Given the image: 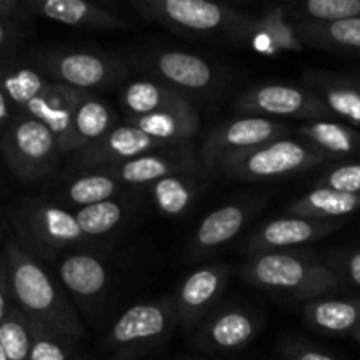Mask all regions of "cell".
I'll return each mask as SVG.
<instances>
[{
  "label": "cell",
  "mask_w": 360,
  "mask_h": 360,
  "mask_svg": "<svg viewBox=\"0 0 360 360\" xmlns=\"http://www.w3.org/2000/svg\"><path fill=\"white\" fill-rule=\"evenodd\" d=\"M248 42L255 51L267 56L283 51L297 53L304 49L297 34V25L288 18L287 7L276 6L264 11L260 16H252L243 28L239 44Z\"/></svg>",
  "instance_id": "cell-21"
},
{
  "label": "cell",
  "mask_w": 360,
  "mask_h": 360,
  "mask_svg": "<svg viewBox=\"0 0 360 360\" xmlns=\"http://www.w3.org/2000/svg\"><path fill=\"white\" fill-rule=\"evenodd\" d=\"M239 274L252 287L292 301L308 302L347 288L322 259L295 250L250 255Z\"/></svg>",
  "instance_id": "cell-2"
},
{
  "label": "cell",
  "mask_w": 360,
  "mask_h": 360,
  "mask_svg": "<svg viewBox=\"0 0 360 360\" xmlns=\"http://www.w3.org/2000/svg\"><path fill=\"white\" fill-rule=\"evenodd\" d=\"M264 199L232 200L202 218L188 243V259L202 260L238 238L262 210Z\"/></svg>",
  "instance_id": "cell-16"
},
{
  "label": "cell",
  "mask_w": 360,
  "mask_h": 360,
  "mask_svg": "<svg viewBox=\"0 0 360 360\" xmlns=\"http://www.w3.org/2000/svg\"><path fill=\"white\" fill-rule=\"evenodd\" d=\"M287 123L264 116H238L220 123L207 134L199 155L202 160V172L210 176L214 165L232 155L245 153L273 141L290 137Z\"/></svg>",
  "instance_id": "cell-10"
},
{
  "label": "cell",
  "mask_w": 360,
  "mask_h": 360,
  "mask_svg": "<svg viewBox=\"0 0 360 360\" xmlns=\"http://www.w3.org/2000/svg\"><path fill=\"white\" fill-rule=\"evenodd\" d=\"M266 323L255 308L229 304L214 309L193 330L192 343L206 354H229L248 347Z\"/></svg>",
  "instance_id": "cell-12"
},
{
  "label": "cell",
  "mask_w": 360,
  "mask_h": 360,
  "mask_svg": "<svg viewBox=\"0 0 360 360\" xmlns=\"http://www.w3.org/2000/svg\"><path fill=\"white\" fill-rule=\"evenodd\" d=\"M357 211H360V193H345L323 186H315L287 206L288 214L316 220H341Z\"/></svg>",
  "instance_id": "cell-30"
},
{
  "label": "cell",
  "mask_w": 360,
  "mask_h": 360,
  "mask_svg": "<svg viewBox=\"0 0 360 360\" xmlns=\"http://www.w3.org/2000/svg\"><path fill=\"white\" fill-rule=\"evenodd\" d=\"M283 360H340L329 352L295 338H283L278 345Z\"/></svg>",
  "instance_id": "cell-39"
},
{
  "label": "cell",
  "mask_w": 360,
  "mask_h": 360,
  "mask_svg": "<svg viewBox=\"0 0 360 360\" xmlns=\"http://www.w3.org/2000/svg\"><path fill=\"white\" fill-rule=\"evenodd\" d=\"M86 94L88 91H81L76 90V88L51 83L21 112H27L32 118L44 123L55 134L56 139H58V144H62L65 141V137L69 136L77 105H79L81 98Z\"/></svg>",
  "instance_id": "cell-26"
},
{
  "label": "cell",
  "mask_w": 360,
  "mask_h": 360,
  "mask_svg": "<svg viewBox=\"0 0 360 360\" xmlns=\"http://www.w3.org/2000/svg\"><path fill=\"white\" fill-rule=\"evenodd\" d=\"M51 81L25 56H0V90L18 112L39 97Z\"/></svg>",
  "instance_id": "cell-28"
},
{
  "label": "cell",
  "mask_w": 360,
  "mask_h": 360,
  "mask_svg": "<svg viewBox=\"0 0 360 360\" xmlns=\"http://www.w3.org/2000/svg\"><path fill=\"white\" fill-rule=\"evenodd\" d=\"M30 21L0 20V56L13 55V49L25 39Z\"/></svg>",
  "instance_id": "cell-40"
},
{
  "label": "cell",
  "mask_w": 360,
  "mask_h": 360,
  "mask_svg": "<svg viewBox=\"0 0 360 360\" xmlns=\"http://www.w3.org/2000/svg\"><path fill=\"white\" fill-rule=\"evenodd\" d=\"M13 295H11L9 281H7V273L6 267H4L2 259H0V326H2L4 319H6L7 311L13 306Z\"/></svg>",
  "instance_id": "cell-42"
},
{
  "label": "cell",
  "mask_w": 360,
  "mask_h": 360,
  "mask_svg": "<svg viewBox=\"0 0 360 360\" xmlns=\"http://www.w3.org/2000/svg\"><path fill=\"white\" fill-rule=\"evenodd\" d=\"M77 360H95V359L90 357V355H81V357L77 359Z\"/></svg>",
  "instance_id": "cell-46"
},
{
  "label": "cell",
  "mask_w": 360,
  "mask_h": 360,
  "mask_svg": "<svg viewBox=\"0 0 360 360\" xmlns=\"http://www.w3.org/2000/svg\"><path fill=\"white\" fill-rule=\"evenodd\" d=\"M352 338H354V340H355V341H357V343L360 345V327H359V329H357V330H355V333H354V334H352Z\"/></svg>",
  "instance_id": "cell-44"
},
{
  "label": "cell",
  "mask_w": 360,
  "mask_h": 360,
  "mask_svg": "<svg viewBox=\"0 0 360 360\" xmlns=\"http://www.w3.org/2000/svg\"><path fill=\"white\" fill-rule=\"evenodd\" d=\"M234 109L243 116H288V118L330 120V112L304 84L260 83L246 88L234 98Z\"/></svg>",
  "instance_id": "cell-11"
},
{
  "label": "cell",
  "mask_w": 360,
  "mask_h": 360,
  "mask_svg": "<svg viewBox=\"0 0 360 360\" xmlns=\"http://www.w3.org/2000/svg\"><path fill=\"white\" fill-rule=\"evenodd\" d=\"M327 162L329 158L326 155L316 151L304 141L283 137L255 150L224 158L214 165L210 176L253 183L274 181V179L311 171Z\"/></svg>",
  "instance_id": "cell-7"
},
{
  "label": "cell",
  "mask_w": 360,
  "mask_h": 360,
  "mask_svg": "<svg viewBox=\"0 0 360 360\" xmlns=\"http://www.w3.org/2000/svg\"><path fill=\"white\" fill-rule=\"evenodd\" d=\"M9 281L13 302L34 322L81 341L84 326L74 309L69 294L39 259L18 245L13 238L0 253Z\"/></svg>",
  "instance_id": "cell-1"
},
{
  "label": "cell",
  "mask_w": 360,
  "mask_h": 360,
  "mask_svg": "<svg viewBox=\"0 0 360 360\" xmlns=\"http://www.w3.org/2000/svg\"><path fill=\"white\" fill-rule=\"evenodd\" d=\"M302 322L323 336H352L360 327V297H319L304 302Z\"/></svg>",
  "instance_id": "cell-25"
},
{
  "label": "cell",
  "mask_w": 360,
  "mask_h": 360,
  "mask_svg": "<svg viewBox=\"0 0 360 360\" xmlns=\"http://www.w3.org/2000/svg\"><path fill=\"white\" fill-rule=\"evenodd\" d=\"M125 123L136 127L141 132L165 143L167 146H183L192 144L200 127L199 112L192 101H181L153 115L141 118H127Z\"/></svg>",
  "instance_id": "cell-22"
},
{
  "label": "cell",
  "mask_w": 360,
  "mask_h": 360,
  "mask_svg": "<svg viewBox=\"0 0 360 360\" xmlns=\"http://www.w3.org/2000/svg\"><path fill=\"white\" fill-rule=\"evenodd\" d=\"M178 326L172 295L137 302L118 316L102 340L109 360H139L165 343Z\"/></svg>",
  "instance_id": "cell-5"
},
{
  "label": "cell",
  "mask_w": 360,
  "mask_h": 360,
  "mask_svg": "<svg viewBox=\"0 0 360 360\" xmlns=\"http://www.w3.org/2000/svg\"><path fill=\"white\" fill-rule=\"evenodd\" d=\"M25 11L30 20L44 18L81 30L116 32L132 28L125 18L84 0H25Z\"/></svg>",
  "instance_id": "cell-20"
},
{
  "label": "cell",
  "mask_w": 360,
  "mask_h": 360,
  "mask_svg": "<svg viewBox=\"0 0 360 360\" xmlns=\"http://www.w3.org/2000/svg\"><path fill=\"white\" fill-rule=\"evenodd\" d=\"M132 9L143 20L167 30L197 37H221L239 44L243 28L252 14L206 0H132Z\"/></svg>",
  "instance_id": "cell-4"
},
{
  "label": "cell",
  "mask_w": 360,
  "mask_h": 360,
  "mask_svg": "<svg viewBox=\"0 0 360 360\" xmlns=\"http://www.w3.org/2000/svg\"><path fill=\"white\" fill-rule=\"evenodd\" d=\"M231 267L227 264H210L192 271L172 294L178 313V326L195 330L207 315L217 309L227 288Z\"/></svg>",
  "instance_id": "cell-14"
},
{
  "label": "cell",
  "mask_w": 360,
  "mask_h": 360,
  "mask_svg": "<svg viewBox=\"0 0 360 360\" xmlns=\"http://www.w3.org/2000/svg\"><path fill=\"white\" fill-rule=\"evenodd\" d=\"M97 169H104L127 188L129 186L146 188L148 185L160 181L167 176H199L202 172V160H200L199 151L193 148V144H183V146L160 148V150L150 151V153L132 158V160Z\"/></svg>",
  "instance_id": "cell-13"
},
{
  "label": "cell",
  "mask_w": 360,
  "mask_h": 360,
  "mask_svg": "<svg viewBox=\"0 0 360 360\" xmlns=\"http://www.w3.org/2000/svg\"><path fill=\"white\" fill-rule=\"evenodd\" d=\"M146 190L162 217L179 218L188 213L199 197L200 181L197 174H174L151 183Z\"/></svg>",
  "instance_id": "cell-32"
},
{
  "label": "cell",
  "mask_w": 360,
  "mask_h": 360,
  "mask_svg": "<svg viewBox=\"0 0 360 360\" xmlns=\"http://www.w3.org/2000/svg\"><path fill=\"white\" fill-rule=\"evenodd\" d=\"M181 101H186L185 95L160 81L150 79V77L130 81L120 94V104L127 112V118L153 115V112L162 111V109L178 104Z\"/></svg>",
  "instance_id": "cell-31"
},
{
  "label": "cell",
  "mask_w": 360,
  "mask_h": 360,
  "mask_svg": "<svg viewBox=\"0 0 360 360\" xmlns=\"http://www.w3.org/2000/svg\"><path fill=\"white\" fill-rule=\"evenodd\" d=\"M0 360H7V357H6V352H4L2 345H0Z\"/></svg>",
  "instance_id": "cell-45"
},
{
  "label": "cell",
  "mask_w": 360,
  "mask_h": 360,
  "mask_svg": "<svg viewBox=\"0 0 360 360\" xmlns=\"http://www.w3.org/2000/svg\"><path fill=\"white\" fill-rule=\"evenodd\" d=\"M51 83L81 91L102 90L122 83L130 63L112 53L72 48H35L27 56Z\"/></svg>",
  "instance_id": "cell-6"
},
{
  "label": "cell",
  "mask_w": 360,
  "mask_h": 360,
  "mask_svg": "<svg viewBox=\"0 0 360 360\" xmlns=\"http://www.w3.org/2000/svg\"><path fill=\"white\" fill-rule=\"evenodd\" d=\"M55 269L62 287L79 306L97 304L111 283L102 257L83 248L60 257Z\"/></svg>",
  "instance_id": "cell-18"
},
{
  "label": "cell",
  "mask_w": 360,
  "mask_h": 360,
  "mask_svg": "<svg viewBox=\"0 0 360 360\" xmlns=\"http://www.w3.org/2000/svg\"><path fill=\"white\" fill-rule=\"evenodd\" d=\"M316 186L345 193H360V162L334 165L320 176Z\"/></svg>",
  "instance_id": "cell-38"
},
{
  "label": "cell",
  "mask_w": 360,
  "mask_h": 360,
  "mask_svg": "<svg viewBox=\"0 0 360 360\" xmlns=\"http://www.w3.org/2000/svg\"><path fill=\"white\" fill-rule=\"evenodd\" d=\"M295 134L329 160L360 157V132L348 123L338 120H309L299 125Z\"/></svg>",
  "instance_id": "cell-27"
},
{
  "label": "cell",
  "mask_w": 360,
  "mask_h": 360,
  "mask_svg": "<svg viewBox=\"0 0 360 360\" xmlns=\"http://www.w3.org/2000/svg\"><path fill=\"white\" fill-rule=\"evenodd\" d=\"M122 190H127V186H123L104 169H79L76 176L60 181L53 195L48 199L67 210L76 211L104 200L116 199Z\"/></svg>",
  "instance_id": "cell-23"
},
{
  "label": "cell",
  "mask_w": 360,
  "mask_h": 360,
  "mask_svg": "<svg viewBox=\"0 0 360 360\" xmlns=\"http://www.w3.org/2000/svg\"><path fill=\"white\" fill-rule=\"evenodd\" d=\"M0 153L14 178L25 185L48 178L63 157L55 134L27 112H18L4 130Z\"/></svg>",
  "instance_id": "cell-8"
},
{
  "label": "cell",
  "mask_w": 360,
  "mask_h": 360,
  "mask_svg": "<svg viewBox=\"0 0 360 360\" xmlns=\"http://www.w3.org/2000/svg\"><path fill=\"white\" fill-rule=\"evenodd\" d=\"M0 20L30 21L25 11V0H0Z\"/></svg>",
  "instance_id": "cell-41"
},
{
  "label": "cell",
  "mask_w": 360,
  "mask_h": 360,
  "mask_svg": "<svg viewBox=\"0 0 360 360\" xmlns=\"http://www.w3.org/2000/svg\"><path fill=\"white\" fill-rule=\"evenodd\" d=\"M9 220L14 241L46 262H56L65 253L91 243L81 231L76 213L48 197L21 200L11 210Z\"/></svg>",
  "instance_id": "cell-3"
},
{
  "label": "cell",
  "mask_w": 360,
  "mask_h": 360,
  "mask_svg": "<svg viewBox=\"0 0 360 360\" xmlns=\"http://www.w3.org/2000/svg\"><path fill=\"white\" fill-rule=\"evenodd\" d=\"M323 264L334 271L345 287L360 288V250L359 248H340L333 250L322 257Z\"/></svg>",
  "instance_id": "cell-37"
},
{
  "label": "cell",
  "mask_w": 360,
  "mask_h": 360,
  "mask_svg": "<svg viewBox=\"0 0 360 360\" xmlns=\"http://www.w3.org/2000/svg\"><path fill=\"white\" fill-rule=\"evenodd\" d=\"M115 127H118V123H116V112L112 111L111 105L104 98L97 97L94 91H88L77 105L70 132L60 144V151L63 157L74 155L76 151L97 143Z\"/></svg>",
  "instance_id": "cell-24"
},
{
  "label": "cell",
  "mask_w": 360,
  "mask_h": 360,
  "mask_svg": "<svg viewBox=\"0 0 360 360\" xmlns=\"http://www.w3.org/2000/svg\"><path fill=\"white\" fill-rule=\"evenodd\" d=\"M30 360H77L83 355L79 350V341L74 338L34 320H30Z\"/></svg>",
  "instance_id": "cell-35"
},
{
  "label": "cell",
  "mask_w": 360,
  "mask_h": 360,
  "mask_svg": "<svg viewBox=\"0 0 360 360\" xmlns=\"http://www.w3.org/2000/svg\"><path fill=\"white\" fill-rule=\"evenodd\" d=\"M0 345L7 360H30L32 354V326L30 319L18 308L11 306L0 326Z\"/></svg>",
  "instance_id": "cell-36"
},
{
  "label": "cell",
  "mask_w": 360,
  "mask_h": 360,
  "mask_svg": "<svg viewBox=\"0 0 360 360\" xmlns=\"http://www.w3.org/2000/svg\"><path fill=\"white\" fill-rule=\"evenodd\" d=\"M345 225L343 220H316V218L288 217L274 218L260 225L253 234L243 243V252L246 255L271 252H287L295 246L315 243L333 232L340 231Z\"/></svg>",
  "instance_id": "cell-15"
},
{
  "label": "cell",
  "mask_w": 360,
  "mask_h": 360,
  "mask_svg": "<svg viewBox=\"0 0 360 360\" xmlns=\"http://www.w3.org/2000/svg\"><path fill=\"white\" fill-rule=\"evenodd\" d=\"M132 63L146 74V77L174 88L186 98H190V95H210L220 86V72L213 63L195 53L150 49L134 56Z\"/></svg>",
  "instance_id": "cell-9"
},
{
  "label": "cell",
  "mask_w": 360,
  "mask_h": 360,
  "mask_svg": "<svg viewBox=\"0 0 360 360\" xmlns=\"http://www.w3.org/2000/svg\"><path fill=\"white\" fill-rule=\"evenodd\" d=\"M16 115L18 111L13 108V104H11L9 98L6 97V94L0 90V136H2L4 130L11 125V122H13Z\"/></svg>",
  "instance_id": "cell-43"
},
{
  "label": "cell",
  "mask_w": 360,
  "mask_h": 360,
  "mask_svg": "<svg viewBox=\"0 0 360 360\" xmlns=\"http://www.w3.org/2000/svg\"><path fill=\"white\" fill-rule=\"evenodd\" d=\"M304 48L360 58V16L333 23H295Z\"/></svg>",
  "instance_id": "cell-29"
},
{
  "label": "cell",
  "mask_w": 360,
  "mask_h": 360,
  "mask_svg": "<svg viewBox=\"0 0 360 360\" xmlns=\"http://www.w3.org/2000/svg\"><path fill=\"white\" fill-rule=\"evenodd\" d=\"M76 220L79 224L81 231L84 232L88 239H98L111 234L116 229L122 227L129 214V206L118 199L104 200V202L94 204V206L81 207L74 211Z\"/></svg>",
  "instance_id": "cell-34"
},
{
  "label": "cell",
  "mask_w": 360,
  "mask_h": 360,
  "mask_svg": "<svg viewBox=\"0 0 360 360\" xmlns=\"http://www.w3.org/2000/svg\"><path fill=\"white\" fill-rule=\"evenodd\" d=\"M302 84L322 101L333 118L360 127V74L333 69H306Z\"/></svg>",
  "instance_id": "cell-19"
},
{
  "label": "cell",
  "mask_w": 360,
  "mask_h": 360,
  "mask_svg": "<svg viewBox=\"0 0 360 360\" xmlns=\"http://www.w3.org/2000/svg\"><path fill=\"white\" fill-rule=\"evenodd\" d=\"M285 7L294 23H333L360 16V0H302Z\"/></svg>",
  "instance_id": "cell-33"
},
{
  "label": "cell",
  "mask_w": 360,
  "mask_h": 360,
  "mask_svg": "<svg viewBox=\"0 0 360 360\" xmlns=\"http://www.w3.org/2000/svg\"><path fill=\"white\" fill-rule=\"evenodd\" d=\"M160 148L171 146L157 139H151L150 136L129 123H122L109 134H105L97 143L76 151L70 157H72L76 169H97L122 164V162L132 160V158L160 150Z\"/></svg>",
  "instance_id": "cell-17"
}]
</instances>
